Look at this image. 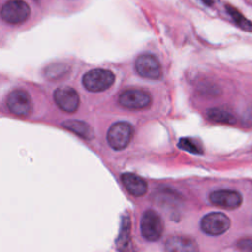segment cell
Returning <instances> with one entry per match:
<instances>
[{"label":"cell","instance_id":"3957f363","mask_svg":"<svg viewBox=\"0 0 252 252\" xmlns=\"http://www.w3.org/2000/svg\"><path fill=\"white\" fill-rule=\"evenodd\" d=\"M163 231V221L154 210H147L141 219V233L146 240H158Z\"/></svg>","mask_w":252,"mask_h":252},{"label":"cell","instance_id":"7a4b0ae2","mask_svg":"<svg viewBox=\"0 0 252 252\" xmlns=\"http://www.w3.org/2000/svg\"><path fill=\"white\" fill-rule=\"evenodd\" d=\"M133 134L134 130L130 123L125 121L115 122L107 131V143L113 150H123L129 145Z\"/></svg>","mask_w":252,"mask_h":252},{"label":"cell","instance_id":"277c9868","mask_svg":"<svg viewBox=\"0 0 252 252\" xmlns=\"http://www.w3.org/2000/svg\"><path fill=\"white\" fill-rule=\"evenodd\" d=\"M31 14L29 5L23 0H9L2 6V19L12 25L25 22Z\"/></svg>","mask_w":252,"mask_h":252},{"label":"cell","instance_id":"2e32d148","mask_svg":"<svg viewBox=\"0 0 252 252\" xmlns=\"http://www.w3.org/2000/svg\"><path fill=\"white\" fill-rule=\"evenodd\" d=\"M178 147L183 149L184 151L190 152L192 154H202L203 153V148L201 144L192 139V138H182L178 142Z\"/></svg>","mask_w":252,"mask_h":252},{"label":"cell","instance_id":"ba28073f","mask_svg":"<svg viewBox=\"0 0 252 252\" xmlns=\"http://www.w3.org/2000/svg\"><path fill=\"white\" fill-rule=\"evenodd\" d=\"M202 230L210 235H220L224 233L230 226L229 218L220 212L207 214L201 220Z\"/></svg>","mask_w":252,"mask_h":252},{"label":"cell","instance_id":"9c48e42d","mask_svg":"<svg viewBox=\"0 0 252 252\" xmlns=\"http://www.w3.org/2000/svg\"><path fill=\"white\" fill-rule=\"evenodd\" d=\"M54 101L57 106L66 112H75L80 104V97L75 89L71 87H59L55 90Z\"/></svg>","mask_w":252,"mask_h":252},{"label":"cell","instance_id":"9a60e30c","mask_svg":"<svg viewBox=\"0 0 252 252\" xmlns=\"http://www.w3.org/2000/svg\"><path fill=\"white\" fill-rule=\"evenodd\" d=\"M227 13L230 15V17L232 18L233 22L243 31L246 32H252V22H250L249 20H247L238 10H236L234 7L226 5L225 6Z\"/></svg>","mask_w":252,"mask_h":252},{"label":"cell","instance_id":"5b68a950","mask_svg":"<svg viewBox=\"0 0 252 252\" xmlns=\"http://www.w3.org/2000/svg\"><path fill=\"white\" fill-rule=\"evenodd\" d=\"M7 107L17 116H28L32 111V98L26 91L16 89L7 96Z\"/></svg>","mask_w":252,"mask_h":252},{"label":"cell","instance_id":"30bf717a","mask_svg":"<svg viewBox=\"0 0 252 252\" xmlns=\"http://www.w3.org/2000/svg\"><path fill=\"white\" fill-rule=\"evenodd\" d=\"M209 199L215 206L223 209H236L242 203V196L232 190H217L210 194Z\"/></svg>","mask_w":252,"mask_h":252},{"label":"cell","instance_id":"8fae6325","mask_svg":"<svg viewBox=\"0 0 252 252\" xmlns=\"http://www.w3.org/2000/svg\"><path fill=\"white\" fill-rule=\"evenodd\" d=\"M121 181L126 190L135 197H141L145 195L148 190L147 182L135 173H123L121 175Z\"/></svg>","mask_w":252,"mask_h":252},{"label":"cell","instance_id":"8992f818","mask_svg":"<svg viewBox=\"0 0 252 252\" xmlns=\"http://www.w3.org/2000/svg\"><path fill=\"white\" fill-rule=\"evenodd\" d=\"M118 101L120 105L128 109H143L151 105L152 96L144 90L130 89L121 93Z\"/></svg>","mask_w":252,"mask_h":252},{"label":"cell","instance_id":"e0dca14e","mask_svg":"<svg viewBox=\"0 0 252 252\" xmlns=\"http://www.w3.org/2000/svg\"><path fill=\"white\" fill-rule=\"evenodd\" d=\"M237 246L244 251H252V239H241L238 241Z\"/></svg>","mask_w":252,"mask_h":252},{"label":"cell","instance_id":"ac0fdd59","mask_svg":"<svg viewBox=\"0 0 252 252\" xmlns=\"http://www.w3.org/2000/svg\"><path fill=\"white\" fill-rule=\"evenodd\" d=\"M203 3H205L206 5H208V6H211L213 3H214V1L215 0H201Z\"/></svg>","mask_w":252,"mask_h":252},{"label":"cell","instance_id":"7c38bea8","mask_svg":"<svg viewBox=\"0 0 252 252\" xmlns=\"http://www.w3.org/2000/svg\"><path fill=\"white\" fill-rule=\"evenodd\" d=\"M167 251H197L198 246L194 239L188 236L175 235L169 237L165 242Z\"/></svg>","mask_w":252,"mask_h":252},{"label":"cell","instance_id":"5bb4252c","mask_svg":"<svg viewBox=\"0 0 252 252\" xmlns=\"http://www.w3.org/2000/svg\"><path fill=\"white\" fill-rule=\"evenodd\" d=\"M207 114H208V117L212 121L217 122V123L232 125V124H235V122H236L235 116L232 113H230L229 111L224 110V109L212 108V109H209Z\"/></svg>","mask_w":252,"mask_h":252},{"label":"cell","instance_id":"6da1fadb","mask_svg":"<svg viewBox=\"0 0 252 252\" xmlns=\"http://www.w3.org/2000/svg\"><path fill=\"white\" fill-rule=\"evenodd\" d=\"M115 81V76L110 70L93 69L87 72L82 79L83 86L90 92L97 93L110 88Z\"/></svg>","mask_w":252,"mask_h":252},{"label":"cell","instance_id":"52a82bcc","mask_svg":"<svg viewBox=\"0 0 252 252\" xmlns=\"http://www.w3.org/2000/svg\"><path fill=\"white\" fill-rule=\"evenodd\" d=\"M135 70L143 78L157 80L161 76V66L158 58L150 53L139 55L135 60Z\"/></svg>","mask_w":252,"mask_h":252},{"label":"cell","instance_id":"4fadbf2b","mask_svg":"<svg viewBox=\"0 0 252 252\" xmlns=\"http://www.w3.org/2000/svg\"><path fill=\"white\" fill-rule=\"evenodd\" d=\"M62 127H64L65 129L72 131L73 133H75L76 135L90 140L92 138H94V132L93 129L91 128V126L84 122V121H80V120H66L62 123Z\"/></svg>","mask_w":252,"mask_h":252}]
</instances>
